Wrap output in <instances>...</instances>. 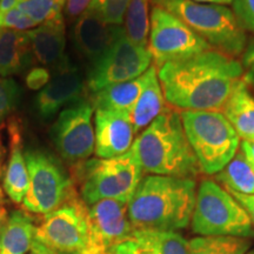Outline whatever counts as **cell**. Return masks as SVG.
<instances>
[{"mask_svg": "<svg viewBox=\"0 0 254 254\" xmlns=\"http://www.w3.org/2000/svg\"><path fill=\"white\" fill-rule=\"evenodd\" d=\"M243 75V64L217 50L158 68L165 101L183 111H221Z\"/></svg>", "mask_w": 254, "mask_h": 254, "instance_id": "obj_1", "label": "cell"}, {"mask_svg": "<svg viewBox=\"0 0 254 254\" xmlns=\"http://www.w3.org/2000/svg\"><path fill=\"white\" fill-rule=\"evenodd\" d=\"M196 190L195 179L154 174L142 177L127 205L133 228L185 230L192 220Z\"/></svg>", "mask_w": 254, "mask_h": 254, "instance_id": "obj_2", "label": "cell"}, {"mask_svg": "<svg viewBox=\"0 0 254 254\" xmlns=\"http://www.w3.org/2000/svg\"><path fill=\"white\" fill-rule=\"evenodd\" d=\"M131 150L144 173L186 179H195L201 173L184 129L182 114L173 109H165L139 133Z\"/></svg>", "mask_w": 254, "mask_h": 254, "instance_id": "obj_3", "label": "cell"}, {"mask_svg": "<svg viewBox=\"0 0 254 254\" xmlns=\"http://www.w3.org/2000/svg\"><path fill=\"white\" fill-rule=\"evenodd\" d=\"M152 2L182 20L212 50L234 58L245 51L246 31L227 6L192 0H152Z\"/></svg>", "mask_w": 254, "mask_h": 254, "instance_id": "obj_4", "label": "cell"}, {"mask_svg": "<svg viewBox=\"0 0 254 254\" xmlns=\"http://www.w3.org/2000/svg\"><path fill=\"white\" fill-rule=\"evenodd\" d=\"M180 114L201 173L215 176L239 151V135L221 111H182Z\"/></svg>", "mask_w": 254, "mask_h": 254, "instance_id": "obj_5", "label": "cell"}, {"mask_svg": "<svg viewBox=\"0 0 254 254\" xmlns=\"http://www.w3.org/2000/svg\"><path fill=\"white\" fill-rule=\"evenodd\" d=\"M192 231L198 237L254 236L253 222L238 200L217 182L204 179L196 190Z\"/></svg>", "mask_w": 254, "mask_h": 254, "instance_id": "obj_6", "label": "cell"}, {"mask_svg": "<svg viewBox=\"0 0 254 254\" xmlns=\"http://www.w3.org/2000/svg\"><path fill=\"white\" fill-rule=\"evenodd\" d=\"M142 168L132 150L120 157L94 158L80 168V195L86 206L105 199L128 202L142 179Z\"/></svg>", "mask_w": 254, "mask_h": 254, "instance_id": "obj_7", "label": "cell"}, {"mask_svg": "<svg viewBox=\"0 0 254 254\" xmlns=\"http://www.w3.org/2000/svg\"><path fill=\"white\" fill-rule=\"evenodd\" d=\"M30 185L23 208L33 214L46 215L73 196L71 178L55 157L41 150L25 151Z\"/></svg>", "mask_w": 254, "mask_h": 254, "instance_id": "obj_8", "label": "cell"}, {"mask_svg": "<svg viewBox=\"0 0 254 254\" xmlns=\"http://www.w3.org/2000/svg\"><path fill=\"white\" fill-rule=\"evenodd\" d=\"M147 47L157 68L212 50L182 20L158 6L150 14Z\"/></svg>", "mask_w": 254, "mask_h": 254, "instance_id": "obj_9", "label": "cell"}, {"mask_svg": "<svg viewBox=\"0 0 254 254\" xmlns=\"http://www.w3.org/2000/svg\"><path fill=\"white\" fill-rule=\"evenodd\" d=\"M34 240L64 254H82L88 244V207L73 195L56 211L44 215Z\"/></svg>", "mask_w": 254, "mask_h": 254, "instance_id": "obj_10", "label": "cell"}, {"mask_svg": "<svg viewBox=\"0 0 254 254\" xmlns=\"http://www.w3.org/2000/svg\"><path fill=\"white\" fill-rule=\"evenodd\" d=\"M148 47L133 43L124 31L97 62L91 64L87 87L91 93L113 84L141 77L152 66Z\"/></svg>", "mask_w": 254, "mask_h": 254, "instance_id": "obj_11", "label": "cell"}, {"mask_svg": "<svg viewBox=\"0 0 254 254\" xmlns=\"http://www.w3.org/2000/svg\"><path fill=\"white\" fill-rule=\"evenodd\" d=\"M94 107L79 99L60 112L52 127V138L59 154L69 163H84L94 153Z\"/></svg>", "mask_w": 254, "mask_h": 254, "instance_id": "obj_12", "label": "cell"}, {"mask_svg": "<svg viewBox=\"0 0 254 254\" xmlns=\"http://www.w3.org/2000/svg\"><path fill=\"white\" fill-rule=\"evenodd\" d=\"M128 202L105 199L88 207V244L82 254H110L117 245L132 236L127 213Z\"/></svg>", "mask_w": 254, "mask_h": 254, "instance_id": "obj_13", "label": "cell"}, {"mask_svg": "<svg viewBox=\"0 0 254 254\" xmlns=\"http://www.w3.org/2000/svg\"><path fill=\"white\" fill-rule=\"evenodd\" d=\"M94 133L97 158L120 157L132 148L136 138L129 113L95 110Z\"/></svg>", "mask_w": 254, "mask_h": 254, "instance_id": "obj_14", "label": "cell"}, {"mask_svg": "<svg viewBox=\"0 0 254 254\" xmlns=\"http://www.w3.org/2000/svg\"><path fill=\"white\" fill-rule=\"evenodd\" d=\"M84 80L75 66L67 63L57 69L49 84L37 94L34 104L41 118H51L69 103L81 99Z\"/></svg>", "mask_w": 254, "mask_h": 254, "instance_id": "obj_15", "label": "cell"}, {"mask_svg": "<svg viewBox=\"0 0 254 254\" xmlns=\"http://www.w3.org/2000/svg\"><path fill=\"white\" fill-rule=\"evenodd\" d=\"M125 31L122 25H110L93 12H84L73 28L75 47L91 64L97 62Z\"/></svg>", "mask_w": 254, "mask_h": 254, "instance_id": "obj_16", "label": "cell"}, {"mask_svg": "<svg viewBox=\"0 0 254 254\" xmlns=\"http://www.w3.org/2000/svg\"><path fill=\"white\" fill-rule=\"evenodd\" d=\"M110 254H190V240L176 231L134 228Z\"/></svg>", "mask_w": 254, "mask_h": 254, "instance_id": "obj_17", "label": "cell"}, {"mask_svg": "<svg viewBox=\"0 0 254 254\" xmlns=\"http://www.w3.org/2000/svg\"><path fill=\"white\" fill-rule=\"evenodd\" d=\"M33 58L40 65L58 69L68 63L65 56L66 34L64 19L41 24L27 31Z\"/></svg>", "mask_w": 254, "mask_h": 254, "instance_id": "obj_18", "label": "cell"}, {"mask_svg": "<svg viewBox=\"0 0 254 254\" xmlns=\"http://www.w3.org/2000/svg\"><path fill=\"white\" fill-rule=\"evenodd\" d=\"M165 97L158 78V68L152 64L146 71V82L140 95L129 112V119L136 135L164 112Z\"/></svg>", "mask_w": 254, "mask_h": 254, "instance_id": "obj_19", "label": "cell"}, {"mask_svg": "<svg viewBox=\"0 0 254 254\" xmlns=\"http://www.w3.org/2000/svg\"><path fill=\"white\" fill-rule=\"evenodd\" d=\"M33 59L27 31L0 30V77L20 74Z\"/></svg>", "mask_w": 254, "mask_h": 254, "instance_id": "obj_20", "label": "cell"}, {"mask_svg": "<svg viewBox=\"0 0 254 254\" xmlns=\"http://www.w3.org/2000/svg\"><path fill=\"white\" fill-rule=\"evenodd\" d=\"M221 112L241 140L254 141V95L244 79L238 82Z\"/></svg>", "mask_w": 254, "mask_h": 254, "instance_id": "obj_21", "label": "cell"}, {"mask_svg": "<svg viewBox=\"0 0 254 254\" xmlns=\"http://www.w3.org/2000/svg\"><path fill=\"white\" fill-rule=\"evenodd\" d=\"M34 234L33 219L24 211H12L0 231V254H27Z\"/></svg>", "mask_w": 254, "mask_h": 254, "instance_id": "obj_22", "label": "cell"}, {"mask_svg": "<svg viewBox=\"0 0 254 254\" xmlns=\"http://www.w3.org/2000/svg\"><path fill=\"white\" fill-rule=\"evenodd\" d=\"M146 82V72L133 80L113 84L92 93L94 110L118 111L129 113L134 106Z\"/></svg>", "mask_w": 254, "mask_h": 254, "instance_id": "obj_23", "label": "cell"}, {"mask_svg": "<svg viewBox=\"0 0 254 254\" xmlns=\"http://www.w3.org/2000/svg\"><path fill=\"white\" fill-rule=\"evenodd\" d=\"M11 135V152H9V160L4 176L2 187H4L6 195L14 204H23V200L28 190V185H30V178H28L25 152L23 151V144H21V138L18 129H12Z\"/></svg>", "mask_w": 254, "mask_h": 254, "instance_id": "obj_24", "label": "cell"}, {"mask_svg": "<svg viewBox=\"0 0 254 254\" xmlns=\"http://www.w3.org/2000/svg\"><path fill=\"white\" fill-rule=\"evenodd\" d=\"M215 179L231 192L254 194V164L240 148L226 167L215 174Z\"/></svg>", "mask_w": 254, "mask_h": 254, "instance_id": "obj_25", "label": "cell"}, {"mask_svg": "<svg viewBox=\"0 0 254 254\" xmlns=\"http://www.w3.org/2000/svg\"><path fill=\"white\" fill-rule=\"evenodd\" d=\"M251 241L239 237H195L190 240V254H245Z\"/></svg>", "mask_w": 254, "mask_h": 254, "instance_id": "obj_26", "label": "cell"}, {"mask_svg": "<svg viewBox=\"0 0 254 254\" xmlns=\"http://www.w3.org/2000/svg\"><path fill=\"white\" fill-rule=\"evenodd\" d=\"M150 1L151 0H132L124 21L127 38L133 43L146 47L150 31Z\"/></svg>", "mask_w": 254, "mask_h": 254, "instance_id": "obj_27", "label": "cell"}, {"mask_svg": "<svg viewBox=\"0 0 254 254\" xmlns=\"http://www.w3.org/2000/svg\"><path fill=\"white\" fill-rule=\"evenodd\" d=\"M66 0H21L18 7L38 25L63 19Z\"/></svg>", "mask_w": 254, "mask_h": 254, "instance_id": "obj_28", "label": "cell"}, {"mask_svg": "<svg viewBox=\"0 0 254 254\" xmlns=\"http://www.w3.org/2000/svg\"><path fill=\"white\" fill-rule=\"evenodd\" d=\"M132 0H92L88 11L110 25H123Z\"/></svg>", "mask_w": 254, "mask_h": 254, "instance_id": "obj_29", "label": "cell"}, {"mask_svg": "<svg viewBox=\"0 0 254 254\" xmlns=\"http://www.w3.org/2000/svg\"><path fill=\"white\" fill-rule=\"evenodd\" d=\"M39 26L36 21L24 13L19 7H14L9 11L0 12V30L14 31H30Z\"/></svg>", "mask_w": 254, "mask_h": 254, "instance_id": "obj_30", "label": "cell"}, {"mask_svg": "<svg viewBox=\"0 0 254 254\" xmlns=\"http://www.w3.org/2000/svg\"><path fill=\"white\" fill-rule=\"evenodd\" d=\"M19 99V87L13 79L0 77V123L15 109Z\"/></svg>", "mask_w": 254, "mask_h": 254, "instance_id": "obj_31", "label": "cell"}, {"mask_svg": "<svg viewBox=\"0 0 254 254\" xmlns=\"http://www.w3.org/2000/svg\"><path fill=\"white\" fill-rule=\"evenodd\" d=\"M232 11L244 30L254 32V0H233Z\"/></svg>", "mask_w": 254, "mask_h": 254, "instance_id": "obj_32", "label": "cell"}, {"mask_svg": "<svg viewBox=\"0 0 254 254\" xmlns=\"http://www.w3.org/2000/svg\"><path fill=\"white\" fill-rule=\"evenodd\" d=\"M51 78V73L46 67H33L27 72L25 81L30 90L40 91L49 84Z\"/></svg>", "mask_w": 254, "mask_h": 254, "instance_id": "obj_33", "label": "cell"}, {"mask_svg": "<svg viewBox=\"0 0 254 254\" xmlns=\"http://www.w3.org/2000/svg\"><path fill=\"white\" fill-rule=\"evenodd\" d=\"M91 2L92 0H66L64 11L68 18H79L84 12L87 11Z\"/></svg>", "mask_w": 254, "mask_h": 254, "instance_id": "obj_34", "label": "cell"}, {"mask_svg": "<svg viewBox=\"0 0 254 254\" xmlns=\"http://www.w3.org/2000/svg\"><path fill=\"white\" fill-rule=\"evenodd\" d=\"M228 192H230L231 194L238 200V202L245 208V211L247 212V214L250 215L251 220H252L254 225V194H240V193L231 192V190H228Z\"/></svg>", "mask_w": 254, "mask_h": 254, "instance_id": "obj_35", "label": "cell"}, {"mask_svg": "<svg viewBox=\"0 0 254 254\" xmlns=\"http://www.w3.org/2000/svg\"><path fill=\"white\" fill-rule=\"evenodd\" d=\"M27 254H64V253H60L58 251L50 249V247L40 244L39 241L34 240L33 244H32L31 250L28 251Z\"/></svg>", "mask_w": 254, "mask_h": 254, "instance_id": "obj_36", "label": "cell"}, {"mask_svg": "<svg viewBox=\"0 0 254 254\" xmlns=\"http://www.w3.org/2000/svg\"><path fill=\"white\" fill-rule=\"evenodd\" d=\"M243 66H245V67H254V40L249 46H246L245 51H244Z\"/></svg>", "mask_w": 254, "mask_h": 254, "instance_id": "obj_37", "label": "cell"}, {"mask_svg": "<svg viewBox=\"0 0 254 254\" xmlns=\"http://www.w3.org/2000/svg\"><path fill=\"white\" fill-rule=\"evenodd\" d=\"M240 150L246 154V157L254 164V141L241 140Z\"/></svg>", "mask_w": 254, "mask_h": 254, "instance_id": "obj_38", "label": "cell"}, {"mask_svg": "<svg viewBox=\"0 0 254 254\" xmlns=\"http://www.w3.org/2000/svg\"><path fill=\"white\" fill-rule=\"evenodd\" d=\"M21 0H0V12L9 11V9L18 7Z\"/></svg>", "mask_w": 254, "mask_h": 254, "instance_id": "obj_39", "label": "cell"}, {"mask_svg": "<svg viewBox=\"0 0 254 254\" xmlns=\"http://www.w3.org/2000/svg\"><path fill=\"white\" fill-rule=\"evenodd\" d=\"M196 2H205V4H217V5H232L233 0H192Z\"/></svg>", "mask_w": 254, "mask_h": 254, "instance_id": "obj_40", "label": "cell"}, {"mask_svg": "<svg viewBox=\"0 0 254 254\" xmlns=\"http://www.w3.org/2000/svg\"><path fill=\"white\" fill-rule=\"evenodd\" d=\"M7 212H6L5 207L2 205H0V231H1V227L2 225H4V222L6 221V219H7Z\"/></svg>", "mask_w": 254, "mask_h": 254, "instance_id": "obj_41", "label": "cell"}, {"mask_svg": "<svg viewBox=\"0 0 254 254\" xmlns=\"http://www.w3.org/2000/svg\"><path fill=\"white\" fill-rule=\"evenodd\" d=\"M2 161H4V147H2L1 141H0V173H1Z\"/></svg>", "mask_w": 254, "mask_h": 254, "instance_id": "obj_42", "label": "cell"}, {"mask_svg": "<svg viewBox=\"0 0 254 254\" xmlns=\"http://www.w3.org/2000/svg\"><path fill=\"white\" fill-rule=\"evenodd\" d=\"M245 254H254V250H252V251H247V252H246Z\"/></svg>", "mask_w": 254, "mask_h": 254, "instance_id": "obj_43", "label": "cell"}]
</instances>
